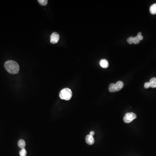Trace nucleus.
Wrapping results in <instances>:
<instances>
[{"label":"nucleus","instance_id":"2","mask_svg":"<svg viewBox=\"0 0 156 156\" xmlns=\"http://www.w3.org/2000/svg\"><path fill=\"white\" fill-rule=\"evenodd\" d=\"M73 93L71 90L69 88H65L62 90L59 93V97L63 100L68 101L72 98Z\"/></svg>","mask_w":156,"mask_h":156},{"label":"nucleus","instance_id":"11","mask_svg":"<svg viewBox=\"0 0 156 156\" xmlns=\"http://www.w3.org/2000/svg\"><path fill=\"white\" fill-rule=\"evenodd\" d=\"M109 91L111 92H115L117 91L116 89L115 85L114 84L112 83L109 85Z\"/></svg>","mask_w":156,"mask_h":156},{"label":"nucleus","instance_id":"4","mask_svg":"<svg viewBox=\"0 0 156 156\" xmlns=\"http://www.w3.org/2000/svg\"><path fill=\"white\" fill-rule=\"evenodd\" d=\"M59 35L57 32H54L51 36V43L55 44L58 43L59 41Z\"/></svg>","mask_w":156,"mask_h":156},{"label":"nucleus","instance_id":"9","mask_svg":"<svg viewBox=\"0 0 156 156\" xmlns=\"http://www.w3.org/2000/svg\"><path fill=\"white\" fill-rule=\"evenodd\" d=\"M18 146L21 148H24L26 146V143L23 140H20L18 142Z\"/></svg>","mask_w":156,"mask_h":156},{"label":"nucleus","instance_id":"17","mask_svg":"<svg viewBox=\"0 0 156 156\" xmlns=\"http://www.w3.org/2000/svg\"><path fill=\"white\" fill-rule=\"evenodd\" d=\"M144 87L145 88V89H148L150 87V84L149 82H147L144 84Z\"/></svg>","mask_w":156,"mask_h":156},{"label":"nucleus","instance_id":"8","mask_svg":"<svg viewBox=\"0 0 156 156\" xmlns=\"http://www.w3.org/2000/svg\"><path fill=\"white\" fill-rule=\"evenodd\" d=\"M150 87L153 88H156V78H152L150 79Z\"/></svg>","mask_w":156,"mask_h":156},{"label":"nucleus","instance_id":"18","mask_svg":"<svg viewBox=\"0 0 156 156\" xmlns=\"http://www.w3.org/2000/svg\"><path fill=\"white\" fill-rule=\"evenodd\" d=\"M90 135H92V136H93L94 135H95V132L93 131H91L90 132Z\"/></svg>","mask_w":156,"mask_h":156},{"label":"nucleus","instance_id":"7","mask_svg":"<svg viewBox=\"0 0 156 156\" xmlns=\"http://www.w3.org/2000/svg\"><path fill=\"white\" fill-rule=\"evenodd\" d=\"M115 85L116 89L117 91H120L123 88L124 86V83L122 81H118L116 82L115 84Z\"/></svg>","mask_w":156,"mask_h":156},{"label":"nucleus","instance_id":"13","mask_svg":"<svg viewBox=\"0 0 156 156\" xmlns=\"http://www.w3.org/2000/svg\"><path fill=\"white\" fill-rule=\"evenodd\" d=\"M38 1L41 5H43V6L47 5L48 3V1L47 0H38Z\"/></svg>","mask_w":156,"mask_h":156},{"label":"nucleus","instance_id":"5","mask_svg":"<svg viewBox=\"0 0 156 156\" xmlns=\"http://www.w3.org/2000/svg\"><path fill=\"white\" fill-rule=\"evenodd\" d=\"M85 140L86 142L89 145H92L95 143V139L90 134L86 136Z\"/></svg>","mask_w":156,"mask_h":156},{"label":"nucleus","instance_id":"16","mask_svg":"<svg viewBox=\"0 0 156 156\" xmlns=\"http://www.w3.org/2000/svg\"><path fill=\"white\" fill-rule=\"evenodd\" d=\"M137 37L138 38L139 40L140 41L143 40V38H143V36H142V35H141V32H139V33H138Z\"/></svg>","mask_w":156,"mask_h":156},{"label":"nucleus","instance_id":"15","mask_svg":"<svg viewBox=\"0 0 156 156\" xmlns=\"http://www.w3.org/2000/svg\"><path fill=\"white\" fill-rule=\"evenodd\" d=\"M133 38L134 37H129L127 39V42L130 44H132L133 43Z\"/></svg>","mask_w":156,"mask_h":156},{"label":"nucleus","instance_id":"3","mask_svg":"<svg viewBox=\"0 0 156 156\" xmlns=\"http://www.w3.org/2000/svg\"><path fill=\"white\" fill-rule=\"evenodd\" d=\"M137 118L136 114L135 113L130 112L124 115L123 120L125 123H129L132 122L134 119Z\"/></svg>","mask_w":156,"mask_h":156},{"label":"nucleus","instance_id":"12","mask_svg":"<svg viewBox=\"0 0 156 156\" xmlns=\"http://www.w3.org/2000/svg\"><path fill=\"white\" fill-rule=\"evenodd\" d=\"M27 154L26 149L23 148L20 151V155L21 156H26Z\"/></svg>","mask_w":156,"mask_h":156},{"label":"nucleus","instance_id":"14","mask_svg":"<svg viewBox=\"0 0 156 156\" xmlns=\"http://www.w3.org/2000/svg\"><path fill=\"white\" fill-rule=\"evenodd\" d=\"M140 42V41L139 40V39L137 37H134L133 38V43L135 44H137L139 43Z\"/></svg>","mask_w":156,"mask_h":156},{"label":"nucleus","instance_id":"6","mask_svg":"<svg viewBox=\"0 0 156 156\" xmlns=\"http://www.w3.org/2000/svg\"><path fill=\"white\" fill-rule=\"evenodd\" d=\"M100 65L103 68H107L108 67L109 63L108 61L105 59H101L100 61Z\"/></svg>","mask_w":156,"mask_h":156},{"label":"nucleus","instance_id":"10","mask_svg":"<svg viewBox=\"0 0 156 156\" xmlns=\"http://www.w3.org/2000/svg\"><path fill=\"white\" fill-rule=\"evenodd\" d=\"M150 11L152 14H156V4H154L151 5L150 8Z\"/></svg>","mask_w":156,"mask_h":156},{"label":"nucleus","instance_id":"1","mask_svg":"<svg viewBox=\"0 0 156 156\" xmlns=\"http://www.w3.org/2000/svg\"><path fill=\"white\" fill-rule=\"evenodd\" d=\"M6 70L11 74H17L18 73L20 67L17 62L13 60H8L4 63Z\"/></svg>","mask_w":156,"mask_h":156}]
</instances>
